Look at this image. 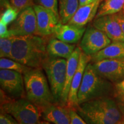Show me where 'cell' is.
I'll use <instances>...</instances> for the list:
<instances>
[{
	"label": "cell",
	"instance_id": "obj_1",
	"mask_svg": "<svg viewBox=\"0 0 124 124\" xmlns=\"http://www.w3.org/2000/svg\"><path fill=\"white\" fill-rule=\"evenodd\" d=\"M11 58L32 69H42L48 56L46 40L38 35L13 36Z\"/></svg>",
	"mask_w": 124,
	"mask_h": 124
},
{
	"label": "cell",
	"instance_id": "obj_2",
	"mask_svg": "<svg viewBox=\"0 0 124 124\" xmlns=\"http://www.w3.org/2000/svg\"><path fill=\"white\" fill-rule=\"evenodd\" d=\"M76 110L87 124H116L124 118L118 104L106 97L82 103Z\"/></svg>",
	"mask_w": 124,
	"mask_h": 124
},
{
	"label": "cell",
	"instance_id": "obj_3",
	"mask_svg": "<svg viewBox=\"0 0 124 124\" xmlns=\"http://www.w3.org/2000/svg\"><path fill=\"white\" fill-rule=\"evenodd\" d=\"M41 69H31L23 74L26 98L41 110L56 103Z\"/></svg>",
	"mask_w": 124,
	"mask_h": 124
},
{
	"label": "cell",
	"instance_id": "obj_4",
	"mask_svg": "<svg viewBox=\"0 0 124 124\" xmlns=\"http://www.w3.org/2000/svg\"><path fill=\"white\" fill-rule=\"evenodd\" d=\"M1 111L8 113L19 124H38L41 110L27 98H12L1 89Z\"/></svg>",
	"mask_w": 124,
	"mask_h": 124
},
{
	"label": "cell",
	"instance_id": "obj_5",
	"mask_svg": "<svg viewBox=\"0 0 124 124\" xmlns=\"http://www.w3.org/2000/svg\"><path fill=\"white\" fill-rule=\"evenodd\" d=\"M110 90V85L106 79L98 74L89 62L85 69L78 91L79 105L89 101L106 97Z\"/></svg>",
	"mask_w": 124,
	"mask_h": 124
},
{
	"label": "cell",
	"instance_id": "obj_6",
	"mask_svg": "<svg viewBox=\"0 0 124 124\" xmlns=\"http://www.w3.org/2000/svg\"><path fill=\"white\" fill-rule=\"evenodd\" d=\"M67 63L66 59L48 56L42 65L54 99L59 104H61L62 93L66 82Z\"/></svg>",
	"mask_w": 124,
	"mask_h": 124
},
{
	"label": "cell",
	"instance_id": "obj_7",
	"mask_svg": "<svg viewBox=\"0 0 124 124\" xmlns=\"http://www.w3.org/2000/svg\"><path fill=\"white\" fill-rule=\"evenodd\" d=\"M0 85L8 95L13 98H25L24 77L17 71L7 69L0 70Z\"/></svg>",
	"mask_w": 124,
	"mask_h": 124
},
{
	"label": "cell",
	"instance_id": "obj_8",
	"mask_svg": "<svg viewBox=\"0 0 124 124\" xmlns=\"http://www.w3.org/2000/svg\"><path fill=\"white\" fill-rule=\"evenodd\" d=\"M111 41L101 31L94 27H89L82 37L80 48L83 53L91 56L108 46Z\"/></svg>",
	"mask_w": 124,
	"mask_h": 124
},
{
	"label": "cell",
	"instance_id": "obj_9",
	"mask_svg": "<svg viewBox=\"0 0 124 124\" xmlns=\"http://www.w3.org/2000/svg\"><path fill=\"white\" fill-rule=\"evenodd\" d=\"M37 28L36 15L33 7L25 9L9 27L11 36H24L33 35Z\"/></svg>",
	"mask_w": 124,
	"mask_h": 124
},
{
	"label": "cell",
	"instance_id": "obj_10",
	"mask_svg": "<svg viewBox=\"0 0 124 124\" xmlns=\"http://www.w3.org/2000/svg\"><path fill=\"white\" fill-rule=\"evenodd\" d=\"M92 64L98 74L108 81L117 82L124 78V58L104 59Z\"/></svg>",
	"mask_w": 124,
	"mask_h": 124
},
{
	"label": "cell",
	"instance_id": "obj_11",
	"mask_svg": "<svg viewBox=\"0 0 124 124\" xmlns=\"http://www.w3.org/2000/svg\"><path fill=\"white\" fill-rule=\"evenodd\" d=\"M37 19V28L35 34L41 37L53 34L54 28L59 23L60 18L50 9L39 5H34Z\"/></svg>",
	"mask_w": 124,
	"mask_h": 124
},
{
	"label": "cell",
	"instance_id": "obj_12",
	"mask_svg": "<svg viewBox=\"0 0 124 124\" xmlns=\"http://www.w3.org/2000/svg\"><path fill=\"white\" fill-rule=\"evenodd\" d=\"M90 61L91 57L86 55L82 51L78 66L71 82V86L70 88L67 103L66 105L68 108H73L77 110V108L79 106L78 102V91L81 85L85 69L87 65Z\"/></svg>",
	"mask_w": 124,
	"mask_h": 124
},
{
	"label": "cell",
	"instance_id": "obj_13",
	"mask_svg": "<svg viewBox=\"0 0 124 124\" xmlns=\"http://www.w3.org/2000/svg\"><path fill=\"white\" fill-rule=\"evenodd\" d=\"M93 27L106 34L113 41L124 42V33L113 15L95 18Z\"/></svg>",
	"mask_w": 124,
	"mask_h": 124
},
{
	"label": "cell",
	"instance_id": "obj_14",
	"mask_svg": "<svg viewBox=\"0 0 124 124\" xmlns=\"http://www.w3.org/2000/svg\"><path fill=\"white\" fill-rule=\"evenodd\" d=\"M41 117L53 124H70V108L59 103H52L43 108Z\"/></svg>",
	"mask_w": 124,
	"mask_h": 124
},
{
	"label": "cell",
	"instance_id": "obj_15",
	"mask_svg": "<svg viewBox=\"0 0 124 124\" xmlns=\"http://www.w3.org/2000/svg\"><path fill=\"white\" fill-rule=\"evenodd\" d=\"M86 29L85 27L79 28L59 22L54 28L53 34L58 39L69 44H74L81 39Z\"/></svg>",
	"mask_w": 124,
	"mask_h": 124
},
{
	"label": "cell",
	"instance_id": "obj_16",
	"mask_svg": "<svg viewBox=\"0 0 124 124\" xmlns=\"http://www.w3.org/2000/svg\"><path fill=\"white\" fill-rule=\"evenodd\" d=\"M101 0H98L92 4L79 7L67 24L79 28H83L90 22L97 15Z\"/></svg>",
	"mask_w": 124,
	"mask_h": 124
},
{
	"label": "cell",
	"instance_id": "obj_17",
	"mask_svg": "<svg viewBox=\"0 0 124 124\" xmlns=\"http://www.w3.org/2000/svg\"><path fill=\"white\" fill-rule=\"evenodd\" d=\"M81 52V48L79 46H77L75 50L71 54L70 57L67 60V63L66 82H65L64 89L62 93L61 99V105H64V106L67 105L71 82L78 66Z\"/></svg>",
	"mask_w": 124,
	"mask_h": 124
},
{
	"label": "cell",
	"instance_id": "obj_18",
	"mask_svg": "<svg viewBox=\"0 0 124 124\" xmlns=\"http://www.w3.org/2000/svg\"><path fill=\"white\" fill-rule=\"evenodd\" d=\"M91 62L100 61L104 59L124 58V42L113 41L108 46L94 55L91 56Z\"/></svg>",
	"mask_w": 124,
	"mask_h": 124
},
{
	"label": "cell",
	"instance_id": "obj_19",
	"mask_svg": "<svg viewBox=\"0 0 124 124\" xmlns=\"http://www.w3.org/2000/svg\"><path fill=\"white\" fill-rule=\"evenodd\" d=\"M76 46L74 44L65 43L58 39H51L46 45L48 56L54 58L66 59L67 60Z\"/></svg>",
	"mask_w": 124,
	"mask_h": 124
},
{
	"label": "cell",
	"instance_id": "obj_20",
	"mask_svg": "<svg viewBox=\"0 0 124 124\" xmlns=\"http://www.w3.org/2000/svg\"><path fill=\"white\" fill-rule=\"evenodd\" d=\"M79 8V0H58L60 23L67 24Z\"/></svg>",
	"mask_w": 124,
	"mask_h": 124
},
{
	"label": "cell",
	"instance_id": "obj_21",
	"mask_svg": "<svg viewBox=\"0 0 124 124\" xmlns=\"http://www.w3.org/2000/svg\"><path fill=\"white\" fill-rule=\"evenodd\" d=\"M124 7V0H105L99 8L95 18L118 13Z\"/></svg>",
	"mask_w": 124,
	"mask_h": 124
},
{
	"label": "cell",
	"instance_id": "obj_22",
	"mask_svg": "<svg viewBox=\"0 0 124 124\" xmlns=\"http://www.w3.org/2000/svg\"><path fill=\"white\" fill-rule=\"evenodd\" d=\"M0 69H7L19 72L24 74L32 68L29 67L17 61L9 58H1L0 59Z\"/></svg>",
	"mask_w": 124,
	"mask_h": 124
},
{
	"label": "cell",
	"instance_id": "obj_23",
	"mask_svg": "<svg viewBox=\"0 0 124 124\" xmlns=\"http://www.w3.org/2000/svg\"><path fill=\"white\" fill-rule=\"evenodd\" d=\"M13 37L0 39V57L11 58Z\"/></svg>",
	"mask_w": 124,
	"mask_h": 124
},
{
	"label": "cell",
	"instance_id": "obj_24",
	"mask_svg": "<svg viewBox=\"0 0 124 124\" xmlns=\"http://www.w3.org/2000/svg\"><path fill=\"white\" fill-rule=\"evenodd\" d=\"M20 12L12 7L10 5L8 4L7 9L3 12L1 16L0 20L2 21L7 25L13 23L17 17Z\"/></svg>",
	"mask_w": 124,
	"mask_h": 124
},
{
	"label": "cell",
	"instance_id": "obj_25",
	"mask_svg": "<svg viewBox=\"0 0 124 124\" xmlns=\"http://www.w3.org/2000/svg\"><path fill=\"white\" fill-rule=\"evenodd\" d=\"M36 5H39L50 9L60 18L58 8V0H33Z\"/></svg>",
	"mask_w": 124,
	"mask_h": 124
},
{
	"label": "cell",
	"instance_id": "obj_26",
	"mask_svg": "<svg viewBox=\"0 0 124 124\" xmlns=\"http://www.w3.org/2000/svg\"><path fill=\"white\" fill-rule=\"evenodd\" d=\"M33 0H10V5L20 12L27 8L33 7Z\"/></svg>",
	"mask_w": 124,
	"mask_h": 124
},
{
	"label": "cell",
	"instance_id": "obj_27",
	"mask_svg": "<svg viewBox=\"0 0 124 124\" xmlns=\"http://www.w3.org/2000/svg\"><path fill=\"white\" fill-rule=\"evenodd\" d=\"M114 95L118 100L124 104V78L116 84L114 87Z\"/></svg>",
	"mask_w": 124,
	"mask_h": 124
},
{
	"label": "cell",
	"instance_id": "obj_28",
	"mask_svg": "<svg viewBox=\"0 0 124 124\" xmlns=\"http://www.w3.org/2000/svg\"><path fill=\"white\" fill-rule=\"evenodd\" d=\"M70 124H87L75 108H70Z\"/></svg>",
	"mask_w": 124,
	"mask_h": 124
},
{
	"label": "cell",
	"instance_id": "obj_29",
	"mask_svg": "<svg viewBox=\"0 0 124 124\" xmlns=\"http://www.w3.org/2000/svg\"><path fill=\"white\" fill-rule=\"evenodd\" d=\"M0 124H19V123L10 114L1 111Z\"/></svg>",
	"mask_w": 124,
	"mask_h": 124
},
{
	"label": "cell",
	"instance_id": "obj_30",
	"mask_svg": "<svg viewBox=\"0 0 124 124\" xmlns=\"http://www.w3.org/2000/svg\"><path fill=\"white\" fill-rule=\"evenodd\" d=\"M0 37L1 38H8L12 37L9 29L7 27V25L5 24L1 20H0Z\"/></svg>",
	"mask_w": 124,
	"mask_h": 124
},
{
	"label": "cell",
	"instance_id": "obj_31",
	"mask_svg": "<svg viewBox=\"0 0 124 124\" xmlns=\"http://www.w3.org/2000/svg\"><path fill=\"white\" fill-rule=\"evenodd\" d=\"M114 18L117 21L118 23L120 24L121 28L122 31L124 33V12H122L121 11L113 15Z\"/></svg>",
	"mask_w": 124,
	"mask_h": 124
},
{
	"label": "cell",
	"instance_id": "obj_32",
	"mask_svg": "<svg viewBox=\"0 0 124 124\" xmlns=\"http://www.w3.org/2000/svg\"><path fill=\"white\" fill-rule=\"evenodd\" d=\"M97 1H98V0H79V7H82V6H85L92 4V3L95 2Z\"/></svg>",
	"mask_w": 124,
	"mask_h": 124
},
{
	"label": "cell",
	"instance_id": "obj_33",
	"mask_svg": "<svg viewBox=\"0 0 124 124\" xmlns=\"http://www.w3.org/2000/svg\"><path fill=\"white\" fill-rule=\"evenodd\" d=\"M38 124H53L52 123H50V122H47V121H41V122H39L38 123Z\"/></svg>",
	"mask_w": 124,
	"mask_h": 124
},
{
	"label": "cell",
	"instance_id": "obj_34",
	"mask_svg": "<svg viewBox=\"0 0 124 124\" xmlns=\"http://www.w3.org/2000/svg\"><path fill=\"white\" fill-rule=\"evenodd\" d=\"M124 124V118L122 119V120H121L120 121H119L117 124Z\"/></svg>",
	"mask_w": 124,
	"mask_h": 124
},
{
	"label": "cell",
	"instance_id": "obj_35",
	"mask_svg": "<svg viewBox=\"0 0 124 124\" xmlns=\"http://www.w3.org/2000/svg\"><path fill=\"white\" fill-rule=\"evenodd\" d=\"M123 12H124V10H123Z\"/></svg>",
	"mask_w": 124,
	"mask_h": 124
},
{
	"label": "cell",
	"instance_id": "obj_36",
	"mask_svg": "<svg viewBox=\"0 0 124 124\" xmlns=\"http://www.w3.org/2000/svg\"></svg>",
	"mask_w": 124,
	"mask_h": 124
}]
</instances>
